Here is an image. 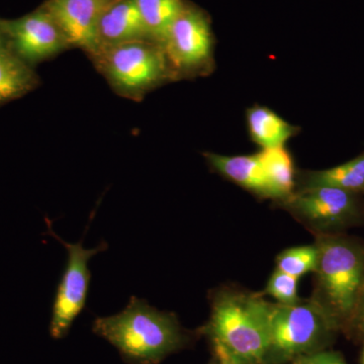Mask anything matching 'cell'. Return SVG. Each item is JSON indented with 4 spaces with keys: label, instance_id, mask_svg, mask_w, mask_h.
Segmentation results:
<instances>
[{
    "label": "cell",
    "instance_id": "obj_1",
    "mask_svg": "<svg viewBox=\"0 0 364 364\" xmlns=\"http://www.w3.org/2000/svg\"><path fill=\"white\" fill-rule=\"evenodd\" d=\"M92 330L133 364L159 363L184 342L176 315L136 296H132L121 313L95 318Z\"/></svg>",
    "mask_w": 364,
    "mask_h": 364
},
{
    "label": "cell",
    "instance_id": "obj_2",
    "mask_svg": "<svg viewBox=\"0 0 364 364\" xmlns=\"http://www.w3.org/2000/svg\"><path fill=\"white\" fill-rule=\"evenodd\" d=\"M268 304L259 294L221 291L213 301L208 333L246 364H264Z\"/></svg>",
    "mask_w": 364,
    "mask_h": 364
},
{
    "label": "cell",
    "instance_id": "obj_3",
    "mask_svg": "<svg viewBox=\"0 0 364 364\" xmlns=\"http://www.w3.org/2000/svg\"><path fill=\"white\" fill-rule=\"evenodd\" d=\"M318 248L316 301L339 324L355 317L364 293V249L339 237H325Z\"/></svg>",
    "mask_w": 364,
    "mask_h": 364
},
{
    "label": "cell",
    "instance_id": "obj_4",
    "mask_svg": "<svg viewBox=\"0 0 364 364\" xmlns=\"http://www.w3.org/2000/svg\"><path fill=\"white\" fill-rule=\"evenodd\" d=\"M88 57L114 92L136 102L173 80L162 46L151 41L105 48Z\"/></svg>",
    "mask_w": 364,
    "mask_h": 364
},
{
    "label": "cell",
    "instance_id": "obj_5",
    "mask_svg": "<svg viewBox=\"0 0 364 364\" xmlns=\"http://www.w3.org/2000/svg\"><path fill=\"white\" fill-rule=\"evenodd\" d=\"M337 326L315 299L294 305L268 304L267 358L284 361L314 353Z\"/></svg>",
    "mask_w": 364,
    "mask_h": 364
},
{
    "label": "cell",
    "instance_id": "obj_6",
    "mask_svg": "<svg viewBox=\"0 0 364 364\" xmlns=\"http://www.w3.org/2000/svg\"><path fill=\"white\" fill-rule=\"evenodd\" d=\"M173 80L210 73L214 66L215 37L210 16L186 1L162 44Z\"/></svg>",
    "mask_w": 364,
    "mask_h": 364
},
{
    "label": "cell",
    "instance_id": "obj_7",
    "mask_svg": "<svg viewBox=\"0 0 364 364\" xmlns=\"http://www.w3.org/2000/svg\"><path fill=\"white\" fill-rule=\"evenodd\" d=\"M50 234L66 248L68 257L61 280H60L52 309L50 334L54 339L66 336L74 321L85 309L90 284V272L88 263L93 256L107 250V244L100 243L97 247L86 249L82 243H68L53 232L48 226Z\"/></svg>",
    "mask_w": 364,
    "mask_h": 364
},
{
    "label": "cell",
    "instance_id": "obj_8",
    "mask_svg": "<svg viewBox=\"0 0 364 364\" xmlns=\"http://www.w3.org/2000/svg\"><path fill=\"white\" fill-rule=\"evenodd\" d=\"M11 51L28 65L54 58L70 46L56 21L41 6L16 20H2Z\"/></svg>",
    "mask_w": 364,
    "mask_h": 364
},
{
    "label": "cell",
    "instance_id": "obj_9",
    "mask_svg": "<svg viewBox=\"0 0 364 364\" xmlns=\"http://www.w3.org/2000/svg\"><path fill=\"white\" fill-rule=\"evenodd\" d=\"M282 203L299 219L322 231L348 226L359 215L355 193L330 186L301 188Z\"/></svg>",
    "mask_w": 364,
    "mask_h": 364
},
{
    "label": "cell",
    "instance_id": "obj_10",
    "mask_svg": "<svg viewBox=\"0 0 364 364\" xmlns=\"http://www.w3.org/2000/svg\"><path fill=\"white\" fill-rule=\"evenodd\" d=\"M111 0H47L43 7L51 14L70 48L90 55L95 50L100 14Z\"/></svg>",
    "mask_w": 364,
    "mask_h": 364
},
{
    "label": "cell",
    "instance_id": "obj_11",
    "mask_svg": "<svg viewBox=\"0 0 364 364\" xmlns=\"http://www.w3.org/2000/svg\"><path fill=\"white\" fill-rule=\"evenodd\" d=\"M135 41H150L135 1L111 0L100 14L95 50L88 56L105 48Z\"/></svg>",
    "mask_w": 364,
    "mask_h": 364
},
{
    "label": "cell",
    "instance_id": "obj_12",
    "mask_svg": "<svg viewBox=\"0 0 364 364\" xmlns=\"http://www.w3.org/2000/svg\"><path fill=\"white\" fill-rule=\"evenodd\" d=\"M208 164L218 173L238 184L251 193L273 198L269 182L257 153L253 155L226 156L217 153L203 154Z\"/></svg>",
    "mask_w": 364,
    "mask_h": 364
},
{
    "label": "cell",
    "instance_id": "obj_13",
    "mask_svg": "<svg viewBox=\"0 0 364 364\" xmlns=\"http://www.w3.org/2000/svg\"><path fill=\"white\" fill-rule=\"evenodd\" d=\"M246 124L251 141L260 149L284 147L287 141L299 133L294 126L264 105H255L246 111Z\"/></svg>",
    "mask_w": 364,
    "mask_h": 364
},
{
    "label": "cell",
    "instance_id": "obj_14",
    "mask_svg": "<svg viewBox=\"0 0 364 364\" xmlns=\"http://www.w3.org/2000/svg\"><path fill=\"white\" fill-rule=\"evenodd\" d=\"M39 83L33 66L9 49L0 51V105L25 97Z\"/></svg>",
    "mask_w": 364,
    "mask_h": 364
},
{
    "label": "cell",
    "instance_id": "obj_15",
    "mask_svg": "<svg viewBox=\"0 0 364 364\" xmlns=\"http://www.w3.org/2000/svg\"><path fill=\"white\" fill-rule=\"evenodd\" d=\"M272 188L273 200L284 202L296 189L293 156L284 147L267 148L257 152Z\"/></svg>",
    "mask_w": 364,
    "mask_h": 364
},
{
    "label": "cell",
    "instance_id": "obj_16",
    "mask_svg": "<svg viewBox=\"0 0 364 364\" xmlns=\"http://www.w3.org/2000/svg\"><path fill=\"white\" fill-rule=\"evenodd\" d=\"M312 186H330L355 193L364 191V153L338 166L306 172L301 188Z\"/></svg>",
    "mask_w": 364,
    "mask_h": 364
},
{
    "label": "cell",
    "instance_id": "obj_17",
    "mask_svg": "<svg viewBox=\"0 0 364 364\" xmlns=\"http://www.w3.org/2000/svg\"><path fill=\"white\" fill-rule=\"evenodd\" d=\"M150 41L161 45L186 0H134Z\"/></svg>",
    "mask_w": 364,
    "mask_h": 364
},
{
    "label": "cell",
    "instance_id": "obj_18",
    "mask_svg": "<svg viewBox=\"0 0 364 364\" xmlns=\"http://www.w3.org/2000/svg\"><path fill=\"white\" fill-rule=\"evenodd\" d=\"M318 262L317 245L301 246L282 251L277 256V268L293 277H299L315 272Z\"/></svg>",
    "mask_w": 364,
    "mask_h": 364
},
{
    "label": "cell",
    "instance_id": "obj_19",
    "mask_svg": "<svg viewBox=\"0 0 364 364\" xmlns=\"http://www.w3.org/2000/svg\"><path fill=\"white\" fill-rule=\"evenodd\" d=\"M298 277L275 269L268 280L265 294L277 299L280 305H294L299 303Z\"/></svg>",
    "mask_w": 364,
    "mask_h": 364
},
{
    "label": "cell",
    "instance_id": "obj_20",
    "mask_svg": "<svg viewBox=\"0 0 364 364\" xmlns=\"http://www.w3.org/2000/svg\"><path fill=\"white\" fill-rule=\"evenodd\" d=\"M309 364H346L339 354L334 352L317 351L305 355Z\"/></svg>",
    "mask_w": 364,
    "mask_h": 364
},
{
    "label": "cell",
    "instance_id": "obj_21",
    "mask_svg": "<svg viewBox=\"0 0 364 364\" xmlns=\"http://www.w3.org/2000/svg\"><path fill=\"white\" fill-rule=\"evenodd\" d=\"M214 343L219 364H246L240 358H237L233 353L228 350L226 347L223 346L222 344L218 343V342H214Z\"/></svg>",
    "mask_w": 364,
    "mask_h": 364
},
{
    "label": "cell",
    "instance_id": "obj_22",
    "mask_svg": "<svg viewBox=\"0 0 364 364\" xmlns=\"http://www.w3.org/2000/svg\"><path fill=\"white\" fill-rule=\"evenodd\" d=\"M354 318L359 320L361 327L364 329V293L363 296H361L360 301H359L358 308V310H356L355 317H354Z\"/></svg>",
    "mask_w": 364,
    "mask_h": 364
},
{
    "label": "cell",
    "instance_id": "obj_23",
    "mask_svg": "<svg viewBox=\"0 0 364 364\" xmlns=\"http://www.w3.org/2000/svg\"><path fill=\"white\" fill-rule=\"evenodd\" d=\"M9 49V43H7L6 35L4 33V26H2V20L0 18V51Z\"/></svg>",
    "mask_w": 364,
    "mask_h": 364
},
{
    "label": "cell",
    "instance_id": "obj_24",
    "mask_svg": "<svg viewBox=\"0 0 364 364\" xmlns=\"http://www.w3.org/2000/svg\"><path fill=\"white\" fill-rule=\"evenodd\" d=\"M294 364H309L306 363L305 356H301V358H299L296 359V363Z\"/></svg>",
    "mask_w": 364,
    "mask_h": 364
},
{
    "label": "cell",
    "instance_id": "obj_25",
    "mask_svg": "<svg viewBox=\"0 0 364 364\" xmlns=\"http://www.w3.org/2000/svg\"><path fill=\"white\" fill-rule=\"evenodd\" d=\"M363 364H364V353H363Z\"/></svg>",
    "mask_w": 364,
    "mask_h": 364
}]
</instances>
